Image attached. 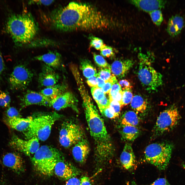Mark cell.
Masks as SVG:
<instances>
[{
  "label": "cell",
  "instance_id": "30bf717a",
  "mask_svg": "<svg viewBox=\"0 0 185 185\" xmlns=\"http://www.w3.org/2000/svg\"><path fill=\"white\" fill-rule=\"evenodd\" d=\"M33 74L26 66L20 64L14 68L8 79L11 89L13 90L25 89L31 82Z\"/></svg>",
  "mask_w": 185,
  "mask_h": 185
},
{
  "label": "cell",
  "instance_id": "f1b7e54d",
  "mask_svg": "<svg viewBox=\"0 0 185 185\" xmlns=\"http://www.w3.org/2000/svg\"><path fill=\"white\" fill-rule=\"evenodd\" d=\"M91 91L93 97L97 104L103 99L106 96L102 89L98 86L92 87Z\"/></svg>",
  "mask_w": 185,
  "mask_h": 185
},
{
  "label": "cell",
  "instance_id": "7dc6e473",
  "mask_svg": "<svg viewBox=\"0 0 185 185\" xmlns=\"http://www.w3.org/2000/svg\"><path fill=\"white\" fill-rule=\"evenodd\" d=\"M5 65L0 50V81L2 80V75L5 70Z\"/></svg>",
  "mask_w": 185,
  "mask_h": 185
},
{
  "label": "cell",
  "instance_id": "83f0119b",
  "mask_svg": "<svg viewBox=\"0 0 185 185\" xmlns=\"http://www.w3.org/2000/svg\"><path fill=\"white\" fill-rule=\"evenodd\" d=\"M80 68L84 75L86 78H88L92 76H97L96 69L88 60L85 59L82 60Z\"/></svg>",
  "mask_w": 185,
  "mask_h": 185
},
{
  "label": "cell",
  "instance_id": "c3c4849f",
  "mask_svg": "<svg viewBox=\"0 0 185 185\" xmlns=\"http://www.w3.org/2000/svg\"><path fill=\"white\" fill-rule=\"evenodd\" d=\"M80 180L81 185H91L89 178L87 177L83 176Z\"/></svg>",
  "mask_w": 185,
  "mask_h": 185
},
{
  "label": "cell",
  "instance_id": "5b68a950",
  "mask_svg": "<svg viewBox=\"0 0 185 185\" xmlns=\"http://www.w3.org/2000/svg\"><path fill=\"white\" fill-rule=\"evenodd\" d=\"M173 146L167 142L152 143L146 147L143 161L155 166L160 170H165L170 160Z\"/></svg>",
  "mask_w": 185,
  "mask_h": 185
},
{
  "label": "cell",
  "instance_id": "816d5d0a",
  "mask_svg": "<svg viewBox=\"0 0 185 185\" xmlns=\"http://www.w3.org/2000/svg\"><path fill=\"white\" fill-rule=\"evenodd\" d=\"M183 168L185 169V164H183Z\"/></svg>",
  "mask_w": 185,
  "mask_h": 185
},
{
  "label": "cell",
  "instance_id": "7bdbcfd3",
  "mask_svg": "<svg viewBox=\"0 0 185 185\" xmlns=\"http://www.w3.org/2000/svg\"><path fill=\"white\" fill-rule=\"evenodd\" d=\"M53 0H32L30 1L29 2L30 4H36L45 6L49 5L51 4Z\"/></svg>",
  "mask_w": 185,
  "mask_h": 185
},
{
  "label": "cell",
  "instance_id": "484cf974",
  "mask_svg": "<svg viewBox=\"0 0 185 185\" xmlns=\"http://www.w3.org/2000/svg\"><path fill=\"white\" fill-rule=\"evenodd\" d=\"M139 119L137 113L134 111L129 110L123 115L121 121L122 125L136 126L139 124Z\"/></svg>",
  "mask_w": 185,
  "mask_h": 185
},
{
  "label": "cell",
  "instance_id": "60d3db41",
  "mask_svg": "<svg viewBox=\"0 0 185 185\" xmlns=\"http://www.w3.org/2000/svg\"><path fill=\"white\" fill-rule=\"evenodd\" d=\"M101 113L110 118L114 119L117 117L109 106L105 108Z\"/></svg>",
  "mask_w": 185,
  "mask_h": 185
},
{
  "label": "cell",
  "instance_id": "f35d334b",
  "mask_svg": "<svg viewBox=\"0 0 185 185\" xmlns=\"http://www.w3.org/2000/svg\"><path fill=\"white\" fill-rule=\"evenodd\" d=\"M122 90L123 91H131L132 86L130 82L126 79H123L120 80L118 83Z\"/></svg>",
  "mask_w": 185,
  "mask_h": 185
},
{
  "label": "cell",
  "instance_id": "ab89813d",
  "mask_svg": "<svg viewBox=\"0 0 185 185\" xmlns=\"http://www.w3.org/2000/svg\"><path fill=\"white\" fill-rule=\"evenodd\" d=\"M121 90L118 83L117 82L113 84L109 94V98H110L115 96Z\"/></svg>",
  "mask_w": 185,
  "mask_h": 185
},
{
  "label": "cell",
  "instance_id": "b9f144b4",
  "mask_svg": "<svg viewBox=\"0 0 185 185\" xmlns=\"http://www.w3.org/2000/svg\"><path fill=\"white\" fill-rule=\"evenodd\" d=\"M7 117L12 118L14 117H21L18 110L15 108L10 107L6 112Z\"/></svg>",
  "mask_w": 185,
  "mask_h": 185
},
{
  "label": "cell",
  "instance_id": "3957f363",
  "mask_svg": "<svg viewBox=\"0 0 185 185\" xmlns=\"http://www.w3.org/2000/svg\"><path fill=\"white\" fill-rule=\"evenodd\" d=\"M6 29L15 44L21 45L30 42L38 30V26L29 12L12 14L8 18Z\"/></svg>",
  "mask_w": 185,
  "mask_h": 185
},
{
  "label": "cell",
  "instance_id": "e0dca14e",
  "mask_svg": "<svg viewBox=\"0 0 185 185\" xmlns=\"http://www.w3.org/2000/svg\"><path fill=\"white\" fill-rule=\"evenodd\" d=\"M74 145L72 150L74 159L80 164L84 163L86 162L90 151L87 141L84 137Z\"/></svg>",
  "mask_w": 185,
  "mask_h": 185
},
{
  "label": "cell",
  "instance_id": "f6af8a7d",
  "mask_svg": "<svg viewBox=\"0 0 185 185\" xmlns=\"http://www.w3.org/2000/svg\"><path fill=\"white\" fill-rule=\"evenodd\" d=\"M65 185H81L80 180L75 177L67 180Z\"/></svg>",
  "mask_w": 185,
  "mask_h": 185
},
{
  "label": "cell",
  "instance_id": "5bb4252c",
  "mask_svg": "<svg viewBox=\"0 0 185 185\" xmlns=\"http://www.w3.org/2000/svg\"><path fill=\"white\" fill-rule=\"evenodd\" d=\"M20 99L23 107L33 105L49 107L51 100L40 92L31 90L26 91Z\"/></svg>",
  "mask_w": 185,
  "mask_h": 185
},
{
  "label": "cell",
  "instance_id": "ee69618b",
  "mask_svg": "<svg viewBox=\"0 0 185 185\" xmlns=\"http://www.w3.org/2000/svg\"><path fill=\"white\" fill-rule=\"evenodd\" d=\"M148 185H171L164 178L158 179L152 183Z\"/></svg>",
  "mask_w": 185,
  "mask_h": 185
},
{
  "label": "cell",
  "instance_id": "7402d4cb",
  "mask_svg": "<svg viewBox=\"0 0 185 185\" xmlns=\"http://www.w3.org/2000/svg\"><path fill=\"white\" fill-rule=\"evenodd\" d=\"M184 25L183 18L179 15L172 16L169 20L167 31L172 37H175L180 33Z\"/></svg>",
  "mask_w": 185,
  "mask_h": 185
},
{
  "label": "cell",
  "instance_id": "603a6c76",
  "mask_svg": "<svg viewBox=\"0 0 185 185\" xmlns=\"http://www.w3.org/2000/svg\"><path fill=\"white\" fill-rule=\"evenodd\" d=\"M33 119L31 117L26 118L21 117H7L5 122L10 127L17 131L24 132L28 128Z\"/></svg>",
  "mask_w": 185,
  "mask_h": 185
},
{
  "label": "cell",
  "instance_id": "1f68e13d",
  "mask_svg": "<svg viewBox=\"0 0 185 185\" xmlns=\"http://www.w3.org/2000/svg\"><path fill=\"white\" fill-rule=\"evenodd\" d=\"M117 82L116 77L112 74L111 78L108 81L105 82V83L101 88L105 94H109L113 85Z\"/></svg>",
  "mask_w": 185,
  "mask_h": 185
},
{
  "label": "cell",
  "instance_id": "ba28073f",
  "mask_svg": "<svg viewBox=\"0 0 185 185\" xmlns=\"http://www.w3.org/2000/svg\"><path fill=\"white\" fill-rule=\"evenodd\" d=\"M180 118L178 109L174 105L162 112L153 129L152 138L154 139L172 130L178 124Z\"/></svg>",
  "mask_w": 185,
  "mask_h": 185
},
{
  "label": "cell",
  "instance_id": "8d00e7d4",
  "mask_svg": "<svg viewBox=\"0 0 185 185\" xmlns=\"http://www.w3.org/2000/svg\"><path fill=\"white\" fill-rule=\"evenodd\" d=\"M109 102V107L118 117L120 114L122 107L121 105L118 102L115 100H110Z\"/></svg>",
  "mask_w": 185,
  "mask_h": 185
},
{
  "label": "cell",
  "instance_id": "7c38bea8",
  "mask_svg": "<svg viewBox=\"0 0 185 185\" xmlns=\"http://www.w3.org/2000/svg\"><path fill=\"white\" fill-rule=\"evenodd\" d=\"M77 103V100L74 95L71 92L68 91L63 92L51 100L49 107L57 110L70 107L78 112Z\"/></svg>",
  "mask_w": 185,
  "mask_h": 185
},
{
  "label": "cell",
  "instance_id": "836d02e7",
  "mask_svg": "<svg viewBox=\"0 0 185 185\" xmlns=\"http://www.w3.org/2000/svg\"><path fill=\"white\" fill-rule=\"evenodd\" d=\"M11 102L9 95L6 92L0 91V106L6 107L8 106Z\"/></svg>",
  "mask_w": 185,
  "mask_h": 185
},
{
  "label": "cell",
  "instance_id": "74e56055",
  "mask_svg": "<svg viewBox=\"0 0 185 185\" xmlns=\"http://www.w3.org/2000/svg\"><path fill=\"white\" fill-rule=\"evenodd\" d=\"M101 54L105 57H110L114 54L113 48L109 46H106L100 50Z\"/></svg>",
  "mask_w": 185,
  "mask_h": 185
},
{
  "label": "cell",
  "instance_id": "d590c367",
  "mask_svg": "<svg viewBox=\"0 0 185 185\" xmlns=\"http://www.w3.org/2000/svg\"><path fill=\"white\" fill-rule=\"evenodd\" d=\"M123 92L122 107L130 103L133 97V94L131 91H126Z\"/></svg>",
  "mask_w": 185,
  "mask_h": 185
},
{
  "label": "cell",
  "instance_id": "8fae6325",
  "mask_svg": "<svg viewBox=\"0 0 185 185\" xmlns=\"http://www.w3.org/2000/svg\"><path fill=\"white\" fill-rule=\"evenodd\" d=\"M39 141L35 137L24 140L14 135L10 140L9 144L14 149L29 156L34 154L40 147Z\"/></svg>",
  "mask_w": 185,
  "mask_h": 185
},
{
  "label": "cell",
  "instance_id": "7a4b0ae2",
  "mask_svg": "<svg viewBox=\"0 0 185 185\" xmlns=\"http://www.w3.org/2000/svg\"><path fill=\"white\" fill-rule=\"evenodd\" d=\"M83 99L86 119L90 135L95 142L96 167L101 169L111 160L114 148L104 122L90 97Z\"/></svg>",
  "mask_w": 185,
  "mask_h": 185
},
{
  "label": "cell",
  "instance_id": "6da1fadb",
  "mask_svg": "<svg viewBox=\"0 0 185 185\" xmlns=\"http://www.w3.org/2000/svg\"><path fill=\"white\" fill-rule=\"evenodd\" d=\"M54 28L62 32L109 28L110 20L89 3L72 2L53 10L49 15Z\"/></svg>",
  "mask_w": 185,
  "mask_h": 185
},
{
  "label": "cell",
  "instance_id": "cb8c5ba5",
  "mask_svg": "<svg viewBox=\"0 0 185 185\" xmlns=\"http://www.w3.org/2000/svg\"><path fill=\"white\" fill-rule=\"evenodd\" d=\"M121 127L120 133L124 140L133 141L140 134V130L136 126L121 125Z\"/></svg>",
  "mask_w": 185,
  "mask_h": 185
},
{
  "label": "cell",
  "instance_id": "8992f818",
  "mask_svg": "<svg viewBox=\"0 0 185 185\" xmlns=\"http://www.w3.org/2000/svg\"><path fill=\"white\" fill-rule=\"evenodd\" d=\"M61 115L56 113L42 115L33 119L27 129L23 132L28 140L33 137L44 141L49 137L52 127Z\"/></svg>",
  "mask_w": 185,
  "mask_h": 185
},
{
  "label": "cell",
  "instance_id": "ffe728a7",
  "mask_svg": "<svg viewBox=\"0 0 185 185\" xmlns=\"http://www.w3.org/2000/svg\"><path fill=\"white\" fill-rule=\"evenodd\" d=\"M129 2L140 9L149 13L164 8L166 1L163 0H134Z\"/></svg>",
  "mask_w": 185,
  "mask_h": 185
},
{
  "label": "cell",
  "instance_id": "4316f807",
  "mask_svg": "<svg viewBox=\"0 0 185 185\" xmlns=\"http://www.w3.org/2000/svg\"><path fill=\"white\" fill-rule=\"evenodd\" d=\"M63 88L62 86L55 85L46 87L42 90L40 92L51 100L63 92Z\"/></svg>",
  "mask_w": 185,
  "mask_h": 185
},
{
  "label": "cell",
  "instance_id": "4dcf8cb0",
  "mask_svg": "<svg viewBox=\"0 0 185 185\" xmlns=\"http://www.w3.org/2000/svg\"><path fill=\"white\" fill-rule=\"evenodd\" d=\"M90 40V47H92L97 50H100L104 48L106 45L101 39L93 36L89 37Z\"/></svg>",
  "mask_w": 185,
  "mask_h": 185
},
{
  "label": "cell",
  "instance_id": "d6a6232c",
  "mask_svg": "<svg viewBox=\"0 0 185 185\" xmlns=\"http://www.w3.org/2000/svg\"><path fill=\"white\" fill-rule=\"evenodd\" d=\"M110 66L109 67L102 68L99 70L97 75L105 82L108 81L112 76L111 74Z\"/></svg>",
  "mask_w": 185,
  "mask_h": 185
},
{
  "label": "cell",
  "instance_id": "bcb514c9",
  "mask_svg": "<svg viewBox=\"0 0 185 185\" xmlns=\"http://www.w3.org/2000/svg\"><path fill=\"white\" fill-rule=\"evenodd\" d=\"M97 76H92L88 78L87 82L89 86L93 87L97 86Z\"/></svg>",
  "mask_w": 185,
  "mask_h": 185
},
{
  "label": "cell",
  "instance_id": "9a60e30c",
  "mask_svg": "<svg viewBox=\"0 0 185 185\" xmlns=\"http://www.w3.org/2000/svg\"><path fill=\"white\" fill-rule=\"evenodd\" d=\"M2 161L4 165L16 173L20 174L24 171V161L18 153L15 152L7 153L3 157Z\"/></svg>",
  "mask_w": 185,
  "mask_h": 185
},
{
  "label": "cell",
  "instance_id": "2e32d148",
  "mask_svg": "<svg viewBox=\"0 0 185 185\" xmlns=\"http://www.w3.org/2000/svg\"><path fill=\"white\" fill-rule=\"evenodd\" d=\"M59 78V75L53 68L45 64L39 75L38 81L41 86L47 87L56 85Z\"/></svg>",
  "mask_w": 185,
  "mask_h": 185
},
{
  "label": "cell",
  "instance_id": "4fadbf2b",
  "mask_svg": "<svg viewBox=\"0 0 185 185\" xmlns=\"http://www.w3.org/2000/svg\"><path fill=\"white\" fill-rule=\"evenodd\" d=\"M54 172L60 179L67 180L79 175L80 171L74 165L64 160L58 162L56 164Z\"/></svg>",
  "mask_w": 185,
  "mask_h": 185
},
{
  "label": "cell",
  "instance_id": "277c9868",
  "mask_svg": "<svg viewBox=\"0 0 185 185\" xmlns=\"http://www.w3.org/2000/svg\"><path fill=\"white\" fill-rule=\"evenodd\" d=\"M63 154L57 149L46 145L40 147L32 158L35 170L47 176H52L56 164L64 160Z\"/></svg>",
  "mask_w": 185,
  "mask_h": 185
},
{
  "label": "cell",
  "instance_id": "681fc988",
  "mask_svg": "<svg viewBox=\"0 0 185 185\" xmlns=\"http://www.w3.org/2000/svg\"><path fill=\"white\" fill-rule=\"evenodd\" d=\"M97 86L101 88L105 83V81L97 75Z\"/></svg>",
  "mask_w": 185,
  "mask_h": 185
},
{
  "label": "cell",
  "instance_id": "d6986e66",
  "mask_svg": "<svg viewBox=\"0 0 185 185\" xmlns=\"http://www.w3.org/2000/svg\"><path fill=\"white\" fill-rule=\"evenodd\" d=\"M134 64L133 61L129 59L115 60L110 66L111 72L116 77L122 78L127 74Z\"/></svg>",
  "mask_w": 185,
  "mask_h": 185
},
{
  "label": "cell",
  "instance_id": "e575fe53",
  "mask_svg": "<svg viewBox=\"0 0 185 185\" xmlns=\"http://www.w3.org/2000/svg\"><path fill=\"white\" fill-rule=\"evenodd\" d=\"M93 55L95 63L99 67L102 68L110 66L101 56L95 53H93Z\"/></svg>",
  "mask_w": 185,
  "mask_h": 185
},
{
  "label": "cell",
  "instance_id": "52a82bcc",
  "mask_svg": "<svg viewBox=\"0 0 185 185\" xmlns=\"http://www.w3.org/2000/svg\"><path fill=\"white\" fill-rule=\"evenodd\" d=\"M138 76L145 89L150 92L156 91L163 83L162 76L152 66L146 56L140 54Z\"/></svg>",
  "mask_w": 185,
  "mask_h": 185
},
{
  "label": "cell",
  "instance_id": "44dd1931",
  "mask_svg": "<svg viewBox=\"0 0 185 185\" xmlns=\"http://www.w3.org/2000/svg\"><path fill=\"white\" fill-rule=\"evenodd\" d=\"M34 58L35 60L44 62L45 64L53 68H58L61 64V55L59 53L55 51H50Z\"/></svg>",
  "mask_w": 185,
  "mask_h": 185
},
{
  "label": "cell",
  "instance_id": "9c48e42d",
  "mask_svg": "<svg viewBox=\"0 0 185 185\" xmlns=\"http://www.w3.org/2000/svg\"><path fill=\"white\" fill-rule=\"evenodd\" d=\"M83 130L77 123L72 121H66L62 124L59 136L61 145L68 148L74 145L84 137Z\"/></svg>",
  "mask_w": 185,
  "mask_h": 185
},
{
  "label": "cell",
  "instance_id": "f907efd6",
  "mask_svg": "<svg viewBox=\"0 0 185 185\" xmlns=\"http://www.w3.org/2000/svg\"><path fill=\"white\" fill-rule=\"evenodd\" d=\"M126 185H137V184L134 181H133L127 182Z\"/></svg>",
  "mask_w": 185,
  "mask_h": 185
},
{
  "label": "cell",
  "instance_id": "ac0fdd59",
  "mask_svg": "<svg viewBox=\"0 0 185 185\" xmlns=\"http://www.w3.org/2000/svg\"><path fill=\"white\" fill-rule=\"evenodd\" d=\"M120 161L124 168L128 170L135 169L136 162L135 156L131 144H125L120 156Z\"/></svg>",
  "mask_w": 185,
  "mask_h": 185
},
{
  "label": "cell",
  "instance_id": "f546056e",
  "mask_svg": "<svg viewBox=\"0 0 185 185\" xmlns=\"http://www.w3.org/2000/svg\"><path fill=\"white\" fill-rule=\"evenodd\" d=\"M149 13L153 23L158 26L160 25L163 20L162 12L160 10H155Z\"/></svg>",
  "mask_w": 185,
  "mask_h": 185
},
{
  "label": "cell",
  "instance_id": "d4e9b609",
  "mask_svg": "<svg viewBox=\"0 0 185 185\" xmlns=\"http://www.w3.org/2000/svg\"><path fill=\"white\" fill-rule=\"evenodd\" d=\"M130 103L132 108L137 113H144L147 108V101L139 95H136L133 97Z\"/></svg>",
  "mask_w": 185,
  "mask_h": 185
}]
</instances>
